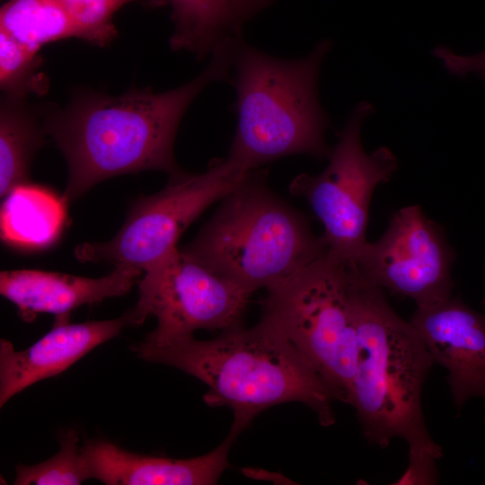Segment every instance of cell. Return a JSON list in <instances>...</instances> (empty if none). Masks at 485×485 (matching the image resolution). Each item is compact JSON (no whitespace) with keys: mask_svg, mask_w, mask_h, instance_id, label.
<instances>
[{"mask_svg":"<svg viewBox=\"0 0 485 485\" xmlns=\"http://www.w3.org/2000/svg\"><path fill=\"white\" fill-rule=\"evenodd\" d=\"M251 295L177 248L144 270L130 313L134 326L154 316L156 327L144 342L163 345L198 330L223 331L242 323Z\"/></svg>","mask_w":485,"mask_h":485,"instance_id":"cell-9","label":"cell"},{"mask_svg":"<svg viewBox=\"0 0 485 485\" xmlns=\"http://www.w3.org/2000/svg\"><path fill=\"white\" fill-rule=\"evenodd\" d=\"M356 268L327 251L269 287L260 321L314 367L336 401L348 403L357 358L353 287Z\"/></svg>","mask_w":485,"mask_h":485,"instance_id":"cell-6","label":"cell"},{"mask_svg":"<svg viewBox=\"0 0 485 485\" xmlns=\"http://www.w3.org/2000/svg\"><path fill=\"white\" fill-rule=\"evenodd\" d=\"M128 326H134L130 309L111 320L54 322L48 332L23 350H16L2 338L0 407L31 385L63 373Z\"/></svg>","mask_w":485,"mask_h":485,"instance_id":"cell-12","label":"cell"},{"mask_svg":"<svg viewBox=\"0 0 485 485\" xmlns=\"http://www.w3.org/2000/svg\"><path fill=\"white\" fill-rule=\"evenodd\" d=\"M59 445L57 453L48 460L33 465H17L13 484L77 485L91 479L77 431L69 429L64 433Z\"/></svg>","mask_w":485,"mask_h":485,"instance_id":"cell-19","label":"cell"},{"mask_svg":"<svg viewBox=\"0 0 485 485\" xmlns=\"http://www.w3.org/2000/svg\"><path fill=\"white\" fill-rule=\"evenodd\" d=\"M235 438H226L205 454L173 459L129 452L112 442L96 439L82 445L91 479L107 485H212L228 465Z\"/></svg>","mask_w":485,"mask_h":485,"instance_id":"cell-14","label":"cell"},{"mask_svg":"<svg viewBox=\"0 0 485 485\" xmlns=\"http://www.w3.org/2000/svg\"><path fill=\"white\" fill-rule=\"evenodd\" d=\"M44 116L26 100L3 95L0 104V195L28 182L32 158L44 142Z\"/></svg>","mask_w":485,"mask_h":485,"instance_id":"cell-17","label":"cell"},{"mask_svg":"<svg viewBox=\"0 0 485 485\" xmlns=\"http://www.w3.org/2000/svg\"><path fill=\"white\" fill-rule=\"evenodd\" d=\"M143 273L141 269L126 264L116 265L101 278L38 269L4 270L0 273V294L17 307L26 322H33L40 313H51L54 322H65L81 305L126 295Z\"/></svg>","mask_w":485,"mask_h":485,"instance_id":"cell-13","label":"cell"},{"mask_svg":"<svg viewBox=\"0 0 485 485\" xmlns=\"http://www.w3.org/2000/svg\"><path fill=\"white\" fill-rule=\"evenodd\" d=\"M131 349L145 361L178 368L203 382L208 388L203 395L207 405L232 410L228 435L235 439L260 413L287 402L306 405L323 427L335 423L331 389L287 340L261 321L251 328L240 323L212 340L142 341Z\"/></svg>","mask_w":485,"mask_h":485,"instance_id":"cell-3","label":"cell"},{"mask_svg":"<svg viewBox=\"0 0 485 485\" xmlns=\"http://www.w3.org/2000/svg\"><path fill=\"white\" fill-rule=\"evenodd\" d=\"M454 260L443 228L412 205L392 215L383 235L367 242L354 265L382 290L423 306L452 296Z\"/></svg>","mask_w":485,"mask_h":485,"instance_id":"cell-10","label":"cell"},{"mask_svg":"<svg viewBox=\"0 0 485 485\" xmlns=\"http://www.w3.org/2000/svg\"><path fill=\"white\" fill-rule=\"evenodd\" d=\"M374 112L373 105L360 101L353 109L319 174L301 173L290 185L291 195L307 200L324 227L328 251L355 264L367 243L369 206L375 188L389 181L398 160L387 146L366 153L361 128Z\"/></svg>","mask_w":485,"mask_h":485,"instance_id":"cell-7","label":"cell"},{"mask_svg":"<svg viewBox=\"0 0 485 485\" xmlns=\"http://www.w3.org/2000/svg\"><path fill=\"white\" fill-rule=\"evenodd\" d=\"M250 172L240 170L224 157L213 159L203 172L181 171L170 175L163 190L134 203L111 239L82 243L75 248V257L83 262L126 264L144 271L177 249L188 226Z\"/></svg>","mask_w":485,"mask_h":485,"instance_id":"cell-8","label":"cell"},{"mask_svg":"<svg viewBox=\"0 0 485 485\" xmlns=\"http://www.w3.org/2000/svg\"><path fill=\"white\" fill-rule=\"evenodd\" d=\"M251 171L181 251L253 294L290 278L328 251L302 212Z\"/></svg>","mask_w":485,"mask_h":485,"instance_id":"cell-5","label":"cell"},{"mask_svg":"<svg viewBox=\"0 0 485 485\" xmlns=\"http://www.w3.org/2000/svg\"><path fill=\"white\" fill-rule=\"evenodd\" d=\"M41 64L38 50L0 31V89L4 96L26 100L30 94L45 93L48 82Z\"/></svg>","mask_w":485,"mask_h":485,"instance_id":"cell-20","label":"cell"},{"mask_svg":"<svg viewBox=\"0 0 485 485\" xmlns=\"http://www.w3.org/2000/svg\"><path fill=\"white\" fill-rule=\"evenodd\" d=\"M353 303L357 358L348 403L371 445L384 448L393 438L406 441L409 464L398 484L436 483L443 451L427 428L421 407L434 360L411 322L357 268Z\"/></svg>","mask_w":485,"mask_h":485,"instance_id":"cell-2","label":"cell"},{"mask_svg":"<svg viewBox=\"0 0 485 485\" xmlns=\"http://www.w3.org/2000/svg\"><path fill=\"white\" fill-rule=\"evenodd\" d=\"M432 54L442 62L443 66L450 75L464 77L473 72L485 79V51L463 56L445 46H437L433 49Z\"/></svg>","mask_w":485,"mask_h":485,"instance_id":"cell-22","label":"cell"},{"mask_svg":"<svg viewBox=\"0 0 485 485\" xmlns=\"http://www.w3.org/2000/svg\"><path fill=\"white\" fill-rule=\"evenodd\" d=\"M331 46L322 40L307 56L283 59L237 41L229 83L238 123L225 157L232 164L250 172L288 155L329 158L324 135L330 119L320 102L318 78Z\"/></svg>","mask_w":485,"mask_h":485,"instance_id":"cell-4","label":"cell"},{"mask_svg":"<svg viewBox=\"0 0 485 485\" xmlns=\"http://www.w3.org/2000/svg\"><path fill=\"white\" fill-rule=\"evenodd\" d=\"M75 31L76 38L97 47L109 45L118 34L112 22L123 5L137 0H57ZM154 5L160 0H150Z\"/></svg>","mask_w":485,"mask_h":485,"instance_id":"cell-21","label":"cell"},{"mask_svg":"<svg viewBox=\"0 0 485 485\" xmlns=\"http://www.w3.org/2000/svg\"><path fill=\"white\" fill-rule=\"evenodd\" d=\"M172 8V49L198 60L226 41L242 39L244 24L271 0H160Z\"/></svg>","mask_w":485,"mask_h":485,"instance_id":"cell-15","label":"cell"},{"mask_svg":"<svg viewBox=\"0 0 485 485\" xmlns=\"http://www.w3.org/2000/svg\"><path fill=\"white\" fill-rule=\"evenodd\" d=\"M234 46L229 41L217 47L206 68L177 88L160 93L131 88L119 95L78 90L66 106L46 110V134L67 164L66 201L118 175L180 172L173 145L181 118L205 87L229 82Z\"/></svg>","mask_w":485,"mask_h":485,"instance_id":"cell-1","label":"cell"},{"mask_svg":"<svg viewBox=\"0 0 485 485\" xmlns=\"http://www.w3.org/2000/svg\"><path fill=\"white\" fill-rule=\"evenodd\" d=\"M0 31L38 51L45 44L76 38L57 0H9L0 9Z\"/></svg>","mask_w":485,"mask_h":485,"instance_id":"cell-18","label":"cell"},{"mask_svg":"<svg viewBox=\"0 0 485 485\" xmlns=\"http://www.w3.org/2000/svg\"><path fill=\"white\" fill-rule=\"evenodd\" d=\"M484 302H485V299H484Z\"/></svg>","mask_w":485,"mask_h":485,"instance_id":"cell-23","label":"cell"},{"mask_svg":"<svg viewBox=\"0 0 485 485\" xmlns=\"http://www.w3.org/2000/svg\"><path fill=\"white\" fill-rule=\"evenodd\" d=\"M0 210L4 242L16 249L40 251L52 246L66 223L67 202L49 189L29 182L13 188Z\"/></svg>","mask_w":485,"mask_h":485,"instance_id":"cell-16","label":"cell"},{"mask_svg":"<svg viewBox=\"0 0 485 485\" xmlns=\"http://www.w3.org/2000/svg\"><path fill=\"white\" fill-rule=\"evenodd\" d=\"M410 322L446 381L457 409L472 397L485 400V315L456 296L417 306Z\"/></svg>","mask_w":485,"mask_h":485,"instance_id":"cell-11","label":"cell"}]
</instances>
